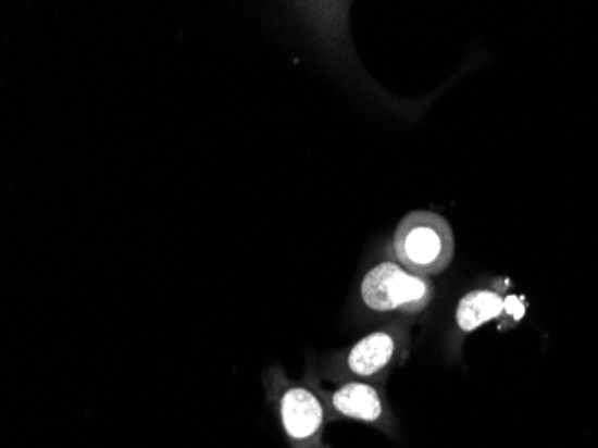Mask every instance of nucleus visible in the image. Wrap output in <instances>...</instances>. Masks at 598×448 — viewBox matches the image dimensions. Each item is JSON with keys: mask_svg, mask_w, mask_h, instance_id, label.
Here are the masks:
<instances>
[{"mask_svg": "<svg viewBox=\"0 0 598 448\" xmlns=\"http://www.w3.org/2000/svg\"><path fill=\"white\" fill-rule=\"evenodd\" d=\"M398 264L414 275H441L456 256V235L441 215L426 210L407 214L396 226L393 239Z\"/></svg>", "mask_w": 598, "mask_h": 448, "instance_id": "f257e3e1", "label": "nucleus"}, {"mask_svg": "<svg viewBox=\"0 0 598 448\" xmlns=\"http://www.w3.org/2000/svg\"><path fill=\"white\" fill-rule=\"evenodd\" d=\"M360 298L370 311L418 314L431 306V278L414 275L398 262H381L371 267L360 284Z\"/></svg>", "mask_w": 598, "mask_h": 448, "instance_id": "f03ea898", "label": "nucleus"}, {"mask_svg": "<svg viewBox=\"0 0 598 448\" xmlns=\"http://www.w3.org/2000/svg\"><path fill=\"white\" fill-rule=\"evenodd\" d=\"M279 423L290 448H328L323 444L325 400L304 386H285L276 398Z\"/></svg>", "mask_w": 598, "mask_h": 448, "instance_id": "7ed1b4c3", "label": "nucleus"}, {"mask_svg": "<svg viewBox=\"0 0 598 448\" xmlns=\"http://www.w3.org/2000/svg\"><path fill=\"white\" fill-rule=\"evenodd\" d=\"M326 411L334 418H346L389 431L393 418L381 391L365 381H348L323 395Z\"/></svg>", "mask_w": 598, "mask_h": 448, "instance_id": "20e7f679", "label": "nucleus"}, {"mask_svg": "<svg viewBox=\"0 0 598 448\" xmlns=\"http://www.w3.org/2000/svg\"><path fill=\"white\" fill-rule=\"evenodd\" d=\"M400 332L382 328L348 348L342 368L356 378H381L400 352Z\"/></svg>", "mask_w": 598, "mask_h": 448, "instance_id": "39448f33", "label": "nucleus"}, {"mask_svg": "<svg viewBox=\"0 0 598 448\" xmlns=\"http://www.w3.org/2000/svg\"><path fill=\"white\" fill-rule=\"evenodd\" d=\"M503 312V298L497 290L478 289L462 296L457 306V326L462 332H475L489 321L500 320Z\"/></svg>", "mask_w": 598, "mask_h": 448, "instance_id": "423d86ee", "label": "nucleus"}, {"mask_svg": "<svg viewBox=\"0 0 598 448\" xmlns=\"http://www.w3.org/2000/svg\"><path fill=\"white\" fill-rule=\"evenodd\" d=\"M527 314V300L523 296L509 295L503 298V312L500 320L508 321L509 325H516Z\"/></svg>", "mask_w": 598, "mask_h": 448, "instance_id": "0eeeda50", "label": "nucleus"}]
</instances>
